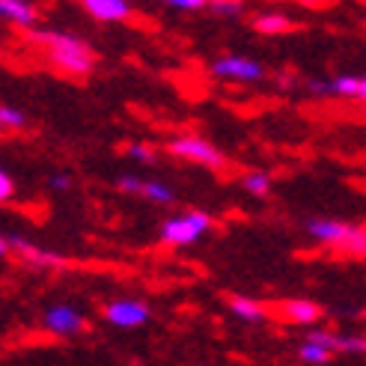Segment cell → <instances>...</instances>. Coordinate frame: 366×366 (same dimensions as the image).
<instances>
[{
    "label": "cell",
    "mask_w": 366,
    "mask_h": 366,
    "mask_svg": "<svg viewBox=\"0 0 366 366\" xmlns=\"http://www.w3.org/2000/svg\"><path fill=\"white\" fill-rule=\"evenodd\" d=\"M214 4H217V0H214Z\"/></svg>",
    "instance_id": "83f0119b"
},
{
    "label": "cell",
    "mask_w": 366,
    "mask_h": 366,
    "mask_svg": "<svg viewBox=\"0 0 366 366\" xmlns=\"http://www.w3.org/2000/svg\"><path fill=\"white\" fill-rule=\"evenodd\" d=\"M81 4L99 21H125L132 15V6L125 0H81Z\"/></svg>",
    "instance_id": "ba28073f"
},
{
    "label": "cell",
    "mask_w": 366,
    "mask_h": 366,
    "mask_svg": "<svg viewBox=\"0 0 366 366\" xmlns=\"http://www.w3.org/2000/svg\"><path fill=\"white\" fill-rule=\"evenodd\" d=\"M214 9L221 12V15H239L242 12V4H232V0H217Z\"/></svg>",
    "instance_id": "603a6c76"
},
{
    "label": "cell",
    "mask_w": 366,
    "mask_h": 366,
    "mask_svg": "<svg viewBox=\"0 0 366 366\" xmlns=\"http://www.w3.org/2000/svg\"><path fill=\"white\" fill-rule=\"evenodd\" d=\"M6 253H9V242L0 235V256H6Z\"/></svg>",
    "instance_id": "4316f807"
},
{
    "label": "cell",
    "mask_w": 366,
    "mask_h": 366,
    "mask_svg": "<svg viewBox=\"0 0 366 366\" xmlns=\"http://www.w3.org/2000/svg\"><path fill=\"white\" fill-rule=\"evenodd\" d=\"M164 4H170V6H176V9H199L206 4V0H164Z\"/></svg>",
    "instance_id": "cb8c5ba5"
},
{
    "label": "cell",
    "mask_w": 366,
    "mask_h": 366,
    "mask_svg": "<svg viewBox=\"0 0 366 366\" xmlns=\"http://www.w3.org/2000/svg\"><path fill=\"white\" fill-rule=\"evenodd\" d=\"M128 155H132L134 161H143V164H152L155 161V152L146 143H132V146H128Z\"/></svg>",
    "instance_id": "ffe728a7"
},
{
    "label": "cell",
    "mask_w": 366,
    "mask_h": 366,
    "mask_svg": "<svg viewBox=\"0 0 366 366\" xmlns=\"http://www.w3.org/2000/svg\"><path fill=\"white\" fill-rule=\"evenodd\" d=\"M244 191L253 197H265L271 191V176L268 173H247L244 176Z\"/></svg>",
    "instance_id": "ac0fdd59"
},
{
    "label": "cell",
    "mask_w": 366,
    "mask_h": 366,
    "mask_svg": "<svg viewBox=\"0 0 366 366\" xmlns=\"http://www.w3.org/2000/svg\"><path fill=\"white\" fill-rule=\"evenodd\" d=\"M298 357H301L304 363H316V366H322V363H327V360L334 357V352H331V349H325V345L316 342V340H307V342L301 345Z\"/></svg>",
    "instance_id": "2e32d148"
},
{
    "label": "cell",
    "mask_w": 366,
    "mask_h": 366,
    "mask_svg": "<svg viewBox=\"0 0 366 366\" xmlns=\"http://www.w3.org/2000/svg\"><path fill=\"white\" fill-rule=\"evenodd\" d=\"M307 229H310V235H313L316 242H322L327 247H340V250H349V253H363L366 250L363 227L340 224V221H313Z\"/></svg>",
    "instance_id": "7a4b0ae2"
},
{
    "label": "cell",
    "mask_w": 366,
    "mask_h": 366,
    "mask_svg": "<svg viewBox=\"0 0 366 366\" xmlns=\"http://www.w3.org/2000/svg\"><path fill=\"white\" fill-rule=\"evenodd\" d=\"M0 18H6L18 27H30L36 21V9L27 0H0Z\"/></svg>",
    "instance_id": "30bf717a"
},
{
    "label": "cell",
    "mask_w": 366,
    "mask_h": 366,
    "mask_svg": "<svg viewBox=\"0 0 366 366\" xmlns=\"http://www.w3.org/2000/svg\"><path fill=\"white\" fill-rule=\"evenodd\" d=\"M280 313H283V319L295 322V325H313V322L319 319V307H316L313 301L295 298V301H286V304L280 307Z\"/></svg>",
    "instance_id": "8fae6325"
},
{
    "label": "cell",
    "mask_w": 366,
    "mask_h": 366,
    "mask_svg": "<svg viewBox=\"0 0 366 366\" xmlns=\"http://www.w3.org/2000/svg\"><path fill=\"white\" fill-rule=\"evenodd\" d=\"M9 247H15V250L21 253L24 259H30L33 265H63V256H57V253H48V250H39V247L27 244L24 239H12V242H9Z\"/></svg>",
    "instance_id": "7c38bea8"
},
{
    "label": "cell",
    "mask_w": 366,
    "mask_h": 366,
    "mask_svg": "<svg viewBox=\"0 0 366 366\" xmlns=\"http://www.w3.org/2000/svg\"><path fill=\"white\" fill-rule=\"evenodd\" d=\"M45 325L60 337H71V334L84 331V319L78 310H71V307H51L45 316Z\"/></svg>",
    "instance_id": "52a82bcc"
},
{
    "label": "cell",
    "mask_w": 366,
    "mask_h": 366,
    "mask_svg": "<svg viewBox=\"0 0 366 366\" xmlns=\"http://www.w3.org/2000/svg\"><path fill=\"white\" fill-rule=\"evenodd\" d=\"M253 27L259 33H286V30H292V21L280 12H265V15L256 18Z\"/></svg>",
    "instance_id": "5bb4252c"
},
{
    "label": "cell",
    "mask_w": 366,
    "mask_h": 366,
    "mask_svg": "<svg viewBox=\"0 0 366 366\" xmlns=\"http://www.w3.org/2000/svg\"><path fill=\"white\" fill-rule=\"evenodd\" d=\"M232 313L239 316L242 322H259L265 316V310L259 301H250V298H232Z\"/></svg>",
    "instance_id": "9a60e30c"
},
{
    "label": "cell",
    "mask_w": 366,
    "mask_h": 366,
    "mask_svg": "<svg viewBox=\"0 0 366 366\" xmlns=\"http://www.w3.org/2000/svg\"><path fill=\"white\" fill-rule=\"evenodd\" d=\"M331 93H340L345 99H363L366 96V81L357 75H342L337 81H331Z\"/></svg>",
    "instance_id": "4fadbf2b"
},
{
    "label": "cell",
    "mask_w": 366,
    "mask_h": 366,
    "mask_svg": "<svg viewBox=\"0 0 366 366\" xmlns=\"http://www.w3.org/2000/svg\"><path fill=\"white\" fill-rule=\"evenodd\" d=\"M36 42L48 48V57L57 63L60 69H66L69 75H86L93 69L96 57L89 51L86 42L75 39V36H66V33H45V30H33L30 33Z\"/></svg>",
    "instance_id": "6da1fadb"
},
{
    "label": "cell",
    "mask_w": 366,
    "mask_h": 366,
    "mask_svg": "<svg viewBox=\"0 0 366 366\" xmlns=\"http://www.w3.org/2000/svg\"><path fill=\"white\" fill-rule=\"evenodd\" d=\"M12 191H15V185H12V179L0 170V203H6V199L12 197Z\"/></svg>",
    "instance_id": "7402d4cb"
},
{
    "label": "cell",
    "mask_w": 366,
    "mask_h": 366,
    "mask_svg": "<svg viewBox=\"0 0 366 366\" xmlns=\"http://www.w3.org/2000/svg\"><path fill=\"white\" fill-rule=\"evenodd\" d=\"M212 227V217L206 212H188V214H179L173 221H167L161 227V242L164 244H173V247H185L199 242Z\"/></svg>",
    "instance_id": "3957f363"
},
{
    "label": "cell",
    "mask_w": 366,
    "mask_h": 366,
    "mask_svg": "<svg viewBox=\"0 0 366 366\" xmlns=\"http://www.w3.org/2000/svg\"><path fill=\"white\" fill-rule=\"evenodd\" d=\"M104 316L117 327H140L146 319H149V307L143 301H114L104 310Z\"/></svg>",
    "instance_id": "8992f818"
},
{
    "label": "cell",
    "mask_w": 366,
    "mask_h": 366,
    "mask_svg": "<svg viewBox=\"0 0 366 366\" xmlns=\"http://www.w3.org/2000/svg\"><path fill=\"white\" fill-rule=\"evenodd\" d=\"M69 185H71L69 176H54V179H51V188H57V191H66Z\"/></svg>",
    "instance_id": "484cf974"
},
{
    "label": "cell",
    "mask_w": 366,
    "mask_h": 366,
    "mask_svg": "<svg viewBox=\"0 0 366 366\" xmlns=\"http://www.w3.org/2000/svg\"><path fill=\"white\" fill-rule=\"evenodd\" d=\"M140 194L155 199V203H173V188H167L164 182H143Z\"/></svg>",
    "instance_id": "e0dca14e"
},
{
    "label": "cell",
    "mask_w": 366,
    "mask_h": 366,
    "mask_svg": "<svg viewBox=\"0 0 366 366\" xmlns=\"http://www.w3.org/2000/svg\"><path fill=\"white\" fill-rule=\"evenodd\" d=\"M170 152L179 155V158H185V161L206 164V167H221L224 164V155L203 137H179V140L170 143Z\"/></svg>",
    "instance_id": "277c9868"
},
{
    "label": "cell",
    "mask_w": 366,
    "mask_h": 366,
    "mask_svg": "<svg viewBox=\"0 0 366 366\" xmlns=\"http://www.w3.org/2000/svg\"><path fill=\"white\" fill-rule=\"evenodd\" d=\"M212 75L224 81H259L262 66L250 57H221L212 63Z\"/></svg>",
    "instance_id": "5b68a950"
},
{
    "label": "cell",
    "mask_w": 366,
    "mask_h": 366,
    "mask_svg": "<svg viewBox=\"0 0 366 366\" xmlns=\"http://www.w3.org/2000/svg\"><path fill=\"white\" fill-rule=\"evenodd\" d=\"M140 185H143V179H137V176H122L119 179V188L125 194H140Z\"/></svg>",
    "instance_id": "44dd1931"
},
{
    "label": "cell",
    "mask_w": 366,
    "mask_h": 366,
    "mask_svg": "<svg viewBox=\"0 0 366 366\" xmlns=\"http://www.w3.org/2000/svg\"><path fill=\"white\" fill-rule=\"evenodd\" d=\"M310 340L322 342L325 349H331V352H345V355H363V349H366L363 337H342V334H331V331H313Z\"/></svg>",
    "instance_id": "9c48e42d"
},
{
    "label": "cell",
    "mask_w": 366,
    "mask_h": 366,
    "mask_svg": "<svg viewBox=\"0 0 366 366\" xmlns=\"http://www.w3.org/2000/svg\"><path fill=\"white\" fill-rule=\"evenodd\" d=\"M310 93H316V96H331V84H327V81H310Z\"/></svg>",
    "instance_id": "d4e9b609"
},
{
    "label": "cell",
    "mask_w": 366,
    "mask_h": 366,
    "mask_svg": "<svg viewBox=\"0 0 366 366\" xmlns=\"http://www.w3.org/2000/svg\"><path fill=\"white\" fill-rule=\"evenodd\" d=\"M24 125H27V119L18 107H9V104L0 107V128H24Z\"/></svg>",
    "instance_id": "d6986e66"
}]
</instances>
